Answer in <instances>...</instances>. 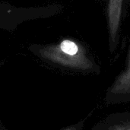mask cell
<instances>
[{
  "mask_svg": "<svg viewBox=\"0 0 130 130\" xmlns=\"http://www.w3.org/2000/svg\"><path fill=\"white\" fill-rule=\"evenodd\" d=\"M42 56L56 64L83 72H99L100 69L75 42L64 40L56 46L46 48Z\"/></svg>",
  "mask_w": 130,
  "mask_h": 130,
  "instance_id": "obj_1",
  "label": "cell"
},
{
  "mask_svg": "<svg viewBox=\"0 0 130 130\" xmlns=\"http://www.w3.org/2000/svg\"><path fill=\"white\" fill-rule=\"evenodd\" d=\"M104 101L107 105L130 104V46L126 66L107 88Z\"/></svg>",
  "mask_w": 130,
  "mask_h": 130,
  "instance_id": "obj_2",
  "label": "cell"
},
{
  "mask_svg": "<svg viewBox=\"0 0 130 130\" xmlns=\"http://www.w3.org/2000/svg\"><path fill=\"white\" fill-rule=\"evenodd\" d=\"M91 130H130V109L106 116L96 123Z\"/></svg>",
  "mask_w": 130,
  "mask_h": 130,
  "instance_id": "obj_3",
  "label": "cell"
},
{
  "mask_svg": "<svg viewBox=\"0 0 130 130\" xmlns=\"http://www.w3.org/2000/svg\"><path fill=\"white\" fill-rule=\"evenodd\" d=\"M123 0H109L107 7V21L110 34V44L112 51L117 45V38L120 29Z\"/></svg>",
  "mask_w": 130,
  "mask_h": 130,
  "instance_id": "obj_4",
  "label": "cell"
},
{
  "mask_svg": "<svg viewBox=\"0 0 130 130\" xmlns=\"http://www.w3.org/2000/svg\"><path fill=\"white\" fill-rule=\"evenodd\" d=\"M90 116H88L83 119H82L81 120L78 121L77 123H74V124H72L70 126H68L65 128H62L59 130H83L85 126V124H86V122L88 120V119L89 118Z\"/></svg>",
  "mask_w": 130,
  "mask_h": 130,
  "instance_id": "obj_5",
  "label": "cell"
},
{
  "mask_svg": "<svg viewBox=\"0 0 130 130\" xmlns=\"http://www.w3.org/2000/svg\"><path fill=\"white\" fill-rule=\"evenodd\" d=\"M0 130H7L6 127H5V126H4L3 123L2 122L1 119H0Z\"/></svg>",
  "mask_w": 130,
  "mask_h": 130,
  "instance_id": "obj_6",
  "label": "cell"
}]
</instances>
